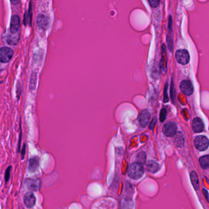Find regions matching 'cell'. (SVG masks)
I'll return each mask as SVG.
<instances>
[{
    "instance_id": "6da1fadb",
    "label": "cell",
    "mask_w": 209,
    "mask_h": 209,
    "mask_svg": "<svg viewBox=\"0 0 209 209\" xmlns=\"http://www.w3.org/2000/svg\"><path fill=\"white\" fill-rule=\"evenodd\" d=\"M144 173V169L142 165L136 162L129 166L128 169V174L132 179L137 180L142 177Z\"/></svg>"
},
{
    "instance_id": "7a4b0ae2",
    "label": "cell",
    "mask_w": 209,
    "mask_h": 209,
    "mask_svg": "<svg viewBox=\"0 0 209 209\" xmlns=\"http://www.w3.org/2000/svg\"><path fill=\"white\" fill-rule=\"evenodd\" d=\"M14 55V51L8 47H3L0 48V61L3 63H6L11 61Z\"/></svg>"
},
{
    "instance_id": "3957f363",
    "label": "cell",
    "mask_w": 209,
    "mask_h": 209,
    "mask_svg": "<svg viewBox=\"0 0 209 209\" xmlns=\"http://www.w3.org/2000/svg\"><path fill=\"white\" fill-rule=\"evenodd\" d=\"M194 144L198 150L204 151L208 148V140L206 137L204 136H199L194 139Z\"/></svg>"
},
{
    "instance_id": "277c9868",
    "label": "cell",
    "mask_w": 209,
    "mask_h": 209,
    "mask_svg": "<svg viewBox=\"0 0 209 209\" xmlns=\"http://www.w3.org/2000/svg\"><path fill=\"white\" fill-rule=\"evenodd\" d=\"M177 61L181 64H187L190 61V54L187 50H178L175 53Z\"/></svg>"
},
{
    "instance_id": "5b68a950",
    "label": "cell",
    "mask_w": 209,
    "mask_h": 209,
    "mask_svg": "<svg viewBox=\"0 0 209 209\" xmlns=\"http://www.w3.org/2000/svg\"><path fill=\"white\" fill-rule=\"evenodd\" d=\"M25 184L31 191H38L41 188V180L38 178H27Z\"/></svg>"
},
{
    "instance_id": "8992f818",
    "label": "cell",
    "mask_w": 209,
    "mask_h": 209,
    "mask_svg": "<svg viewBox=\"0 0 209 209\" xmlns=\"http://www.w3.org/2000/svg\"><path fill=\"white\" fill-rule=\"evenodd\" d=\"M177 131V126L174 122L166 123L162 128V132L168 137H172L175 135Z\"/></svg>"
},
{
    "instance_id": "52a82bcc",
    "label": "cell",
    "mask_w": 209,
    "mask_h": 209,
    "mask_svg": "<svg viewBox=\"0 0 209 209\" xmlns=\"http://www.w3.org/2000/svg\"><path fill=\"white\" fill-rule=\"evenodd\" d=\"M180 90L183 94L186 95H191L194 90L193 84L189 80H183L180 85Z\"/></svg>"
},
{
    "instance_id": "ba28073f",
    "label": "cell",
    "mask_w": 209,
    "mask_h": 209,
    "mask_svg": "<svg viewBox=\"0 0 209 209\" xmlns=\"http://www.w3.org/2000/svg\"><path fill=\"white\" fill-rule=\"evenodd\" d=\"M20 18L18 15H14L11 17L10 31L11 34H16L20 30Z\"/></svg>"
},
{
    "instance_id": "9c48e42d",
    "label": "cell",
    "mask_w": 209,
    "mask_h": 209,
    "mask_svg": "<svg viewBox=\"0 0 209 209\" xmlns=\"http://www.w3.org/2000/svg\"><path fill=\"white\" fill-rule=\"evenodd\" d=\"M37 24L39 28L45 30L49 25V18L47 15L41 14L37 18Z\"/></svg>"
},
{
    "instance_id": "30bf717a",
    "label": "cell",
    "mask_w": 209,
    "mask_h": 209,
    "mask_svg": "<svg viewBox=\"0 0 209 209\" xmlns=\"http://www.w3.org/2000/svg\"><path fill=\"white\" fill-rule=\"evenodd\" d=\"M36 199L32 192L27 193L24 197V202L25 206L28 208H31L36 204Z\"/></svg>"
},
{
    "instance_id": "8fae6325",
    "label": "cell",
    "mask_w": 209,
    "mask_h": 209,
    "mask_svg": "<svg viewBox=\"0 0 209 209\" xmlns=\"http://www.w3.org/2000/svg\"><path fill=\"white\" fill-rule=\"evenodd\" d=\"M39 166V158L38 156H35L29 159L28 169L30 172L31 173L35 172L38 170Z\"/></svg>"
},
{
    "instance_id": "7c38bea8",
    "label": "cell",
    "mask_w": 209,
    "mask_h": 209,
    "mask_svg": "<svg viewBox=\"0 0 209 209\" xmlns=\"http://www.w3.org/2000/svg\"><path fill=\"white\" fill-rule=\"evenodd\" d=\"M192 128L194 132L199 133L202 132L204 129V125L202 120L198 117L194 118L193 120Z\"/></svg>"
},
{
    "instance_id": "4fadbf2b",
    "label": "cell",
    "mask_w": 209,
    "mask_h": 209,
    "mask_svg": "<svg viewBox=\"0 0 209 209\" xmlns=\"http://www.w3.org/2000/svg\"><path fill=\"white\" fill-rule=\"evenodd\" d=\"M150 119V114L147 110H144L139 116V123L142 128H145L148 125Z\"/></svg>"
},
{
    "instance_id": "5bb4252c",
    "label": "cell",
    "mask_w": 209,
    "mask_h": 209,
    "mask_svg": "<svg viewBox=\"0 0 209 209\" xmlns=\"http://www.w3.org/2000/svg\"><path fill=\"white\" fill-rule=\"evenodd\" d=\"M147 169L151 173H155L159 169V165L155 161H149L147 165Z\"/></svg>"
},
{
    "instance_id": "9a60e30c",
    "label": "cell",
    "mask_w": 209,
    "mask_h": 209,
    "mask_svg": "<svg viewBox=\"0 0 209 209\" xmlns=\"http://www.w3.org/2000/svg\"><path fill=\"white\" fill-rule=\"evenodd\" d=\"M190 178L191 183L193 185V187L196 190H198L199 188V181L197 174L194 171L191 172L190 174Z\"/></svg>"
},
{
    "instance_id": "2e32d148",
    "label": "cell",
    "mask_w": 209,
    "mask_h": 209,
    "mask_svg": "<svg viewBox=\"0 0 209 209\" xmlns=\"http://www.w3.org/2000/svg\"><path fill=\"white\" fill-rule=\"evenodd\" d=\"M199 163L204 169H207L209 166V156H203L199 158Z\"/></svg>"
},
{
    "instance_id": "e0dca14e",
    "label": "cell",
    "mask_w": 209,
    "mask_h": 209,
    "mask_svg": "<svg viewBox=\"0 0 209 209\" xmlns=\"http://www.w3.org/2000/svg\"><path fill=\"white\" fill-rule=\"evenodd\" d=\"M175 143L177 147H183L184 145V137L181 132H177L175 134Z\"/></svg>"
},
{
    "instance_id": "ac0fdd59",
    "label": "cell",
    "mask_w": 209,
    "mask_h": 209,
    "mask_svg": "<svg viewBox=\"0 0 209 209\" xmlns=\"http://www.w3.org/2000/svg\"><path fill=\"white\" fill-rule=\"evenodd\" d=\"M19 34H11L7 38V42L9 45H16L19 40Z\"/></svg>"
},
{
    "instance_id": "d6986e66",
    "label": "cell",
    "mask_w": 209,
    "mask_h": 209,
    "mask_svg": "<svg viewBox=\"0 0 209 209\" xmlns=\"http://www.w3.org/2000/svg\"><path fill=\"white\" fill-rule=\"evenodd\" d=\"M37 82V74L36 73H32L31 77H30V89L31 90H34L36 88Z\"/></svg>"
},
{
    "instance_id": "ffe728a7",
    "label": "cell",
    "mask_w": 209,
    "mask_h": 209,
    "mask_svg": "<svg viewBox=\"0 0 209 209\" xmlns=\"http://www.w3.org/2000/svg\"><path fill=\"white\" fill-rule=\"evenodd\" d=\"M137 163L143 165L146 161V154L143 152L139 153L137 156Z\"/></svg>"
},
{
    "instance_id": "44dd1931",
    "label": "cell",
    "mask_w": 209,
    "mask_h": 209,
    "mask_svg": "<svg viewBox=\"0 0 209 209\" xmlns=\"http://www.w3.org/2000/svg\"><path fill=\"white\" fill-rule=\"evenodd\" d=\"M166 115H167V110L165 108H162L160 112V115H159V119L161 122H163L166 118Z\"/></svg>"
},
{
    "instance_id": "7402d4cb",
    "label": "cell",
    "mask_w": 209,
    "mask_h": 209,
    "mask_svg": "<svg viewBox=\"0 0 209 209\" xmlns=\"http://www.w3.org/2000/svg\"><path fill=\"white\" fill-rule=\"evenodd\" d=\"M11 168L12 166H9L8 167V168L6 169V171H5V182L7 183L10 178V176H11Z\"/></svg>"
},
{
    "instance_id": "603a6c76",
    "label": "cell",
    "mask_w": 209,
    "mask_h": 209,
    "mask_svg": "<svg viewBox=\"0 0 209 209\" xmlns=\"http://www.w3.org/2000/svg\"><path fill=\"white\" fill-rule=\"evenodd\" d=\"M171 100L172 101L173 103V104H174V100L175 98V89L174 87V83H173V80H172L171 82Z\"/></svg>"
},
{
    "instance_id": "cb8c5ba5",
    "label": "cell",
    "mask_w": 209,
    "mask_h": 209,
    "mask_svg": "<svg viewBox=\"0 0 209 209\" xmlns=\"http://www.w3.org/2000/svg\"><path fill=\"white\" fill-rule=\"evenodd\" d=\"M25 153H26V144H24L21 148V150H20V156H21V160L24 159L25 157Z\"/></svg>"
},
{
    "instance_id": "d4e9b609",
    "label": "cell",
    "mask_w": 209,
    "mask_h": 209,
    "mask_svg": "<svg viewBox=\"0 0 209 209\" xmlns=\"http://www.w3.org/2000/svg\"><path fill=\"white\" fill-rule=\"evenodd\" d=\"M168 83H166V86L165 87V90H164V102L165 103H168L169 101V98H168Z\"/></svg>"
},
{
    "instance_id": "484cf974",
    "label": "cell",
    "mask_w": 209,
    "mask_h": 209,
    "mask_svg": "<svg viewBox=\"0 0 209 209\" xmlns=\"http://www.w3.org/2000/svg\"><path fill=\"white\" fill-rule=\"evenodd\" d=\"M21 123L20 124V136L18 139V152H20V146H21Z\"/></svg>"
},
{
    "instance_id": "4316f807",
    "label": "cell",
    "mask_w": 209,
    "mask_h": 209,
    "mask_svg": "<svg viewBox=\"0 0 209 209\" xmlns=\"http://www.w3.org/2000/svg\"><path fill=\"white\" fill-rule=\"evenodd\" d=\"M150 6L153 8H156L157 6H158L160 2L158 1V0H153V1H149V2Z\"/></svg>"
},
{
    "instance_id": "83f0119b",
    "label": "cell",
    "mask_w": 209,
    "mask_h": 209,
    "mask_svg": "<svg viewBox=\"0 0 209 209\" xmlns=\"http://www.w3.org/2000/svg\"><path fill=\"white\" fill-rule=\"evenodd\" d=\"M156 117H155V118H153V119H152V120L151 121L150 124V126H149V128L153 130V129H154V128H155V125H156Z\"/></svg>"
}]
</instances>
